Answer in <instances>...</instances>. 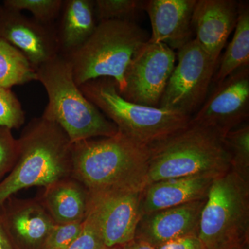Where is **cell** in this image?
<instances>
[{
    "instance_id": "6da1fadb",
    "label": "cell",
    "mask_w": 249,
    "mask_h": 249,
    "mask_svg": "<svg viewBox=\"0 0 249 249\" xmlns=\"http://www.w3.org/2000/svg\"><path fill=\"white\" fill-rule=\"evenodd\" d=\"M148 147L118 131L73 143L71 178L89 192H142L147 186Z\"/></svg>"
},
{
    "instance_id": "7a4b0ae2",
    "label": "cell",
    "mask_w": 249,
    "mask_h": 249,
    "mask_svg": "<svg viewBox=\"0 0 249 249\" xmlns=\"http://www.w3.org/2000/svg\"><path fill=\"white\" fill-rule=\"evenodd\" d=\"M18 140L16 164L0 182V206L21 190L46 188L71 177L73 143L58 124L35 118Z\"/></svg>"
},
{
    "instance_id": "3957f363",
    "label": "cell",
    "mask_w": 249,
    "mask_h": 249,
    "mask_svg": "<svg viewBox=\"0 0 249 249\" xmlns=\"http://www.w3.org/2000/svg\"><path fill=\"white\" fill-rule=\"evenodd\" d=\"M147 184L183 177L216 178L231 170L224 137L190 124L148 147Z\"/></svg>"
},
{
    "instance_id": "277c9868",
    "label": "cell",
    "mask_w": 249,
    "mask_h": 249,
    "mask_svg": "<svg viewBox=\"0 0 249 249\" xmlns=\"http://www.w3.org/2000/svg\"><path fill=\"white\" fill-rule=\"evenodd\" d=\"M49 102L42 117L60 126L72 143L114 136L117 127L90 102L75 83L70 62L59 55L36 70Z\"/></svg>"
},
{
    "instance_id": "5b68a950",
    "label": "cell",
    "mask_w": 249,
    "mask_h": 249,
    "mask_svg": "<svg viewBox=\"0 0 249 249\" xmlns=\"http://www.w3.org/2000/svg\"><path fill=\"white\" fill-rule=\"evenodd\" d=\"M149 39L148 34L136 22L103 21L98 23L79 49L65 57L78 87L90 80L108 78L116 82L121 93L127 67Z\"/></svg>"
},
{
    "instance_id": "8992f818",
    "label": "cell",
    "mask_w": 249,
    "mask_h": 249,
    "mask_svg": "<svg viewBox=\"0 0 249 249\" xmlns=\"http://www.w3.org/2000/svg\"><path fill=\"white\" fill-rule=\"evenodd\" d=\"M79 88L119 131L144 146L148 147L189 125L190 116L124 99L116 82L111 78L90 80Z\"/></svg>"
},
{
    "instance_id": "52a82bcc",
    "label": "cell",
    "mask_w": 249,
    "mask_h": 249,
    "mask_svg": "<svg viewBox=\"0 0 249 249\" xmlns=\"http://www.w3.org/2000/svg\"><path fill=\"white\" fill-rule=\"evenodd\" d=\"M198 237L207 249L249 245V181L232 170L214 178Z\"/></svg>"
},
{
    "instance_id": "ba28073f",
    "label": "cell",
    "mask_w": 249,
    "mask_h": 249,
    "mask_svg": "<svg viewBox=\"0 0 249 249\" xmlns=\"http://www.w3.org/2000/svg\"><path fill=\"white\" fill-rule=\"evenodd\" d=\"M178 56L159 107L191 118L207 98L218 63L195 38L178 49Z\"/></svg>"
},
{
    "instance_id": "9c48e42d",
    "label": "cell",
    "mask_w": 249,
    "mask_h": 249,
    "mask_svg": "<svg viewBox=\"0 0 249 249\" xmlns=\"http://www.w3.org/2000/svg\"><path fill=\"white\" fill-rule=\"evenodd\" d=\"M175 60V52L168 45L147 41L127 67L120 94L129 102L159 107Z\"/></svg>"
},
{
    "instance_id": "30bf717a",
    "label": "cell",
    "mask_w": 249,
    "mask_h": 249,
    "mask_svg": "<svg viewBox=\"0 0 249 249\" xmlns=\"http://www.w3.org/2000/svg\"><path fill=\"white\" fill-rule=\"evenodd\" d=\"M249 117V65L217 85L190 124L211 129L224 137Z\"/></svg>"
},
{
    "instance_id": "8fae6325",
    "label": "cell",
    "mask_w": 249,
    "mask_h": 249,
    "mask_svg": "<svg viewBox=\"0 0 249 249\" xmlns=\"http://www.w3.org/2000/svg\"><path fill=\"white\" fill-rule=\"evenodd\" d=\"M0 38L19 50L36 70L60 55L55 24H42L2 5Z\"/></svg>"
},
{
    "instance_id": "7c38bea8",
    "label": "cell",
    "mask_w": 249,
    "mask_h": 249,
    "mask_svg": "<svg viewBox=\"0 0 249 249\" xmlns=\"http://www.w3.org/2000/svg\"><path fill=\"white\" fill-rule=\"evenodd\" d=\"M89 206L97 216L106 247L134 240L140 219L142 192H89Z\"/></svg>"
},
{
    "instance_id": "4fadbf2b",
    "label": "cell",
    "mask_w": 249,
    "mask_h": 249,
    "mask_svg": "<svg viewBox=\"0 0 249 249\" xmlns=\"http://www.w3.org/2000/svg\"><path fill=\"white\" fill-rule=\"evenodd\" d=\"M14 249H42L55 223L39 199L11 196L0 206Z\"/></svg>"
},
{
    "instance_id": "5bb4252c",
    "label": "cell",
    "mask_w": 249,
    "mask_h": 249,
    "mask_svg": "<svg viewBox=\"0 0 249 249\" xmlns=\"http://www.w3.org/2000/svg\"><path fill=\"white\" fill-rule=\"evenodd\" d=\"M206 199L160 210L141 217L134 239L157 248L172 240L197 235Z\"/></svg>"
},
{
    "instance_id": "9a60e30c",
    "label": "cell",
    "mask_w": 249,
    "mask_h": 249,
    "mask_svg": "<svg viewBox=\"0 0 249 249\" xmlns=\"http://www.w3.org/2000/svg\"><path fill=\"white\" fill-rule=\"evenodd\" d=\"M239 16L235 0H197L192 27L196 40L216 63L232 31Z\"/></svg>"
},
{
    "instance_id": "2e32d148",
    "label": "cell",
    "mask_w": 249,
    "mask_h": 249,
    "mask_svg": "<svg viewBox=\"0 0 249 249\" xmlns=\"http://www.w3.org/2000/svg\"><path fill=\"white\" fill-rule=\"evenodd\" d=\"M197 0H149L145 9L150 18L149 41L179 49L193 40V11Z\"/></svg>"
},
{
    "instance_id": "e0dca14e",
    "label": "cell",
    "mask_w": 249,
    "mask_h": 249,
    "mask_svg": "<svg viewBox=\"0 0 249 249\" xmlns=\"http://www.w3.org/2000/svg\"><path fill=\"white\" fill-rule=\"evenodd\" d=\"M214 178L183 177L147 184L141 193L140 218L160 210L206 199Z\"/></svg>"
},
{
    "instance_id": "ac0fdd59",
    "label": "cell",
    "mask_w": 249,
    "mask_h": 249,
    "mask_svg": "<svg viewBox=\"0 0 249 249\" xmlns=\"http://www.w3.org/2000/svg\"><path fill=\"white\" fill-rule=\"evenodd\" d=\"M39 199L56 224L83 222L89 211V191L71 177L46 187Z\"/></svg>"
},
{
    "instance_id": "d6986e66",
    "label": "cell",
    "mask_w": 249,
    "mask_h": 249,
    "mask_svg": "<svg viewBox=\"0 0 249 249\" xmlns=\"http://www.w3.org/2000/svg\"><path fill=\"white\" fill-rule=\"evenodd\" d=\"M55 25L60 55L67 56L79 49L96 26L94 1L65 0Z\"/></svg>"
},
{
    "instance_id": "ffe728a7",
    "label": "cell",
    "mask_w": 249,
    "mask_h": 249,
    "mask_svg": "<svg viewBox=\"0 0 249 249\" xmlns=\"http://www.w3.org/2000/svg\"><path fill=\"white\" fill-rule=\"evenodd\" d=\"M231 42L224 52L213 80L219 84L239 69L249 65V6L239 2V16Z\"/></svg>"
},
{
    "instance_id": "44dd1931",
    "label": "cell",
    "mask_w": 249,
    "mask_h": 249,
    "mask_svg": "<svg viewBox=\"0 0 249 249\" xmlns=\"http://www.w3.org/2000/svg\"><path fill=\"white\" fill-rule=\"evenodd\" d=\"M37 81L36 70L16 47L0 38V88Z\"/></svg>"
},
{
    "instance_id": "7402d4cb",
    "label": "cell",
    "mask_w": 249,
    "mask_h": 249,
    "mask_svg": "<svg viewBox=\"0 0 249 249\" xmlns=\"http://www.w3.org/2000/svg\"><path fill=\"white\" fill-rule=\"evenodd\" d=\"M231 170L249 181V124H244L224 137Z\"/></svg>"
},
{
    "instance_id": "603a6c76",
    "label": "cell",
    "mask_w": 249,
    "mask_h": 249,
    "mask_svg": "<svg viewBox=\"0 0 249 249\" xmlns=\"http://www.w3.org/2000/svg\"><path fill=\"white\" fill-rule=\"evenodd\" d=\"M145 1L140 0H96L95 14L98 22L107 20L135 22L145 9Z\"/></svg>"
},
{
    "instance_id": "cb8c5ba5",
    "label": "cell",
    "mask_w": 249,
    "mask_h": 249,
    "mask_svg": "<svg viewBox=\"0 0 249 249\" xmlns=\"http://www.w3.org/2000/svg\"><path fill=\"white\" fill-rule=\"evenodd\" d=\"M63 0H4L2 6L22 12L27 11L36 20L47 25H55L61 11Z\"/></svg>"
},
{
    "instance_id": "d4e9b609",
    "label": "cell",
    "mask_w": 249,
    "mask_h": 249,
    "mask_svg": "<svg viewBox=\"0 0 249 249\" xmlns=\"http://www.w3.org/2000/svg\"><path fill=\"white\" fill-rule=\"evenodd\" d=\"M25 119V111L12 90L0 88V127L19 129Z\"/></svg>"
},
{
    "instance_id": "484cf974",
    "label": "cell",
    "mask_w": 249,
    "mask_h": 249,
    "mask_svg": "<svg viewBox=\"0 0 249 249\" xmlns=\"http://www.w3.org/2000/svg\"><path fill=\"white\" fill-rule=\"evenodd\" d=\"M104 240L97 216L89 206L80 235L65 249H105Z\"/></svg>"
},
{
    "instance_id": "4316f807",
    "label": "cell",
    "mask_w": 249,
    "mask_h": 249,
    "mask_svg": "<svg viewBox=\"0 0 249 249\" xmlns=\"http://www.w3.org/2000/svg\"><path fill=\"white\" fill-rule=\"evenodd\" d=\"M84 221L68 224H55L49 232L42 249H67L81 233Z\"/></svg>"
},
{
    "instance_id": "83f0119b",
    "label": "cell",
    "mask_w": 249,
    "mask_h": 249,
    "mask_svg": "<svg viewBox=\"0 0 249 249\" xmlns=\"http://www.w3.org/2000/svg\"><path fill=\"white\" fill-rule=\"evenodd\" d=\"M19 144L12 129L0 127V179L9 174L17 160Z\"/></svg>"
},
{
    "instance_id": "f1b7e54d",
    "label": "cell",
    "mask_w": 249,
    "mask_h": 249,
    "mask_svg": "<svg viewBox=\"0 0 249 249\" xmlns=\"http://www.w3.org/2000/svg\"><path fill=\"white\" fill-rule=\"evenodd\" d=\"M155 249H207L197 235L186 236L172 240Z\"/></svg>"
},
{
    "instance_id": "f546056e",
    "label": "cell",
    "mask_w": 249,
    "mask_h": 249,
    "mask_svg": "<svg viewBox=\"0 0 249 249\" xmlns=\"http://www.w3.org/2000/svg\"><path fill=\"white\" fill-rule=\"evenodd\" d=\"M0 249H14L6 231L0 211Z\"/></svg>"
},
{
    "instance_id": "4dcf8cb0",
    "label": "cell",
    "mask_w": 249,
    "mask_h": 249,
    "mask_svg": "<svg viewBox=\"0 0 249 249\" xmlns=\"http://www.w3.org/2000/svg\"><path fill=\"white\" fill-rule=\"evenodd\" d=\"M124 249H155V248L143 241L134 239L127 245H124Z\"/></svg>"
},
{
    "instance_id": "1f68e13d",
    "label": "cell",
    "mask_w": 249,
    "mask_h": 249,
    "mask_svg": "<svg viewBox=\"0 0 249 249\" xmlns=\"http://www.w3.org/2000/svg\"><path fill=\"white\" fill-rule=\"evenodd\" d=\"M249 245H233V246H229V247H224V248L219 249H249Z\"/></svg>"
},
{
    "instance_id": "d6a6232c",
    "label": "cell",
    "mask_w": 249,
    "mask_h": 249,
    "mask_svg": "<svg viewBox=\"0 0 249 249\" xmlns=\"http://www.w3.org/2000/svg\"><path fill=\"white\" fill-rule=\"evenodd\" d=\"M105 249H124V245H117L114 247H106Z\"/></svg>"
},
{
    "instance_id": "836d02e7",
    "label": "cell",
    "mask_w": 249,
    "mask_h": 249,
    "mask_svg": "<svg viewBox=\"0 0 249 249\" xmlns=\"http://www.w3.org/2000/svg\"><path fill=\"white\" fill-rule=\"evenodd\" d=\"M1 4H0V7H1Z\"/></svg>"
}]
</instances>
